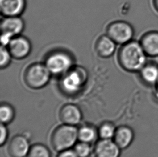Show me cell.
<instances>
[{
    "mask_svg": "<svg viewBox=\"0 0 158 157\" xmlns=\"http://www.w3.org/2000/svg\"><path fill=\"white\" fill-rule=\"evenodd\" d=\"M148 57L138 40L122 45L118 52V62L127 72L138 73L148 62Z\"/></svg>",
    "mask_w": 158,
    "mask_h": 157,
    "instance_id": "6da1fadb",
    "label": "cell"
},
{
    "mask_svg": "<svg viewBox=\"0 0 158 157\" xmlns=\"http://www.w3.org/2000/svg\"><path fill=\"white\" fill-rule=\"evenodd\" d=\"M78 140V128L65 124L56 127L51 136L52 147L59 152L75 147Z\"/></svg>",
    "mask_w": 158,
    "mask_h": 157,
    "instance_id": "7a4b0ae2",
    "label": "cell"
},
{
    "mask_svg": "<svg viewBox=\"0 0 158 157\" xmlns=\"http://www.w3.org/2000/svg\"><path fill=\"white\" fill-rule=\"evenodd\" d=\"M87 78L88 74L84 68L74 66L60 77V90L67 95L78 93L85 85Z\"/></svg>",
    "mask_w": 158,
    "mask_h": 157,
    "instance_id": "3957f363",
    "label": "cell"
},
{
    "mask_svg": "<svg viewBox=\"0 0 158 157\" xmlns=\"http://www.w3.org/2000/svg\"><path fill=\"white\" fill-rule=\"evenodd\" d=\"M44 63L52 75L61 77L74 66V60L68 52L58 50L49 53Z\"/></svg>",
    "mask_w": 158,
    "mask_h": 157,
    "instance_id": "277c9868",
    "label": "cell"
},
{
    "mask_svg": "<svg viewBox=\"0 0 158 157\" xmlns=\"http://www.w3.org/2000/svg\"><path fill=\"white\" fill-rule=\"evenodd\" d=\"M52 75L44 63L36 62L26 68L24 81L31 89H41L47 85Z\"/></svg>",
    "mask_w": 158,
    "mask_h": 157,
    "instance_id": "5b68a950",
    "label": "cell"
},
{
    "mask_svg": "<svg viewBox=\"0 0 158 157\" xmlns=\"http://www.w3.org/2000/svg\"><path fill=\"white\" fill-rule=\"evenodd\" d=\"M106 34L117 44L122 45L133 40L135 29L132 24L127 22L116 21L108 26Z\"/></svg>",
    "mask_w": 158,
    "mask_h": 157,
    "instance_id": "8992f818",
    "label": "cell"
},
{
    "mask_svg": "<svg viewBox=\"0 0 158 157\" xmlns=\"http://www.w3.org/2000/svg\"><path fill=\"white\" fill-rule=\"evenodd\" d=\"M6 47L13 58L17 60L27 57L31 51V44L29 40L21 35L14 37Z\"/></svg>",
    "mask_w": 158,
    "mask_h": 157,
    "instance_id": "52a82bcc",
    "label": "cell"
},
{
    "mask_svg": "<svg viewBox=\"0 0 158 157\" xmlns=\"http://www.w3.org/2000/svg\"><path fill=\"white\" fill-rule=\"evenodd\" d=\"M31 147L28 138L17 135L9 143L8 152L10 157H27Z\"/></svg>",
    "mask_w": 158,
    "mask_h": 157,
    "instance_id": "ba28073f",
    "label": "cell"
},
{
    "mask_svg": "<svg viewBox=\"0 0 158 157\" xmlns=\"http://www.w3.org/2000/svg\"><path fill=\"white\" fill-rule=\"evenodd\" d=\"M59 117L63 124L76 126L81 122L82 113L76 105L69 103L64 104L61 107Z\"/></svg>",
    "mask_w": 158,
    "mask_h": 157,
    "instance_id": "9c48e42d",
    "label": "cell"
},
{
    "mask_svg": "<svg viewBox=\"0 0 158 157\" xmlns=\"http://www.w3.org/2000/svg\"><path fill=\"white\" fill-rule=\"evenodd\" d=\"M122 149L113 139H101L94 147L96 157H120Z\"/></svg>",
    "mask_w": 158,
    "mask_h": 157,
    "instance_id": "30bf717a",
    "label": "cell"
},
{
    "mask_svg": "<svg viewBox=\"0 0 158 157\" xmlns=\"http://www.w3.org/2000/svg\"><path fill=\"white\" fill-rule=\"evenodd\" d=\"M138 74L139 80L143 85L153 88L158 82V64L148 61Z\"/></svg>",
    "mask_w": 158,
    "mask_h": 157,
    "instance_id": "8fae6325",
    "label": "cell"
},
{
    "mask_svg": "<svg viewBox=\"0 0 158 157\" xmlns=\"http://www.w3.org/2000/svg\"><path fill=\"white\" fill-rule=\"evenodd\" d=\"M135 138V132L132 128L128 125H122L117 127L113 140L123 150L131 147Z\"/></svg>",
    "mask_w": 158,
    "mask_h": 157,
    "instance_id": "7c38bea8",
    "label": "cell"
},
{
    "mask_svg": "<svg viewBox=\"0 0 158 157\" xmlns=\"http://www.w3.org/2000/svg\"><path fill=\"white\" fill-rule=\"evenodd\" d=\"M1 33H6L13 37L20 35L24 29V22L20 16L4 17L0 24Z\"/></svg>",
    "mask_w": 158,
    "mask_h": 157,
    "instance_id": "4fadbf2b",
    "label": "cell"
},
{
    "mask_svg": "<svg viewBox=\"0 0 158 157\" xmlns=\"http://www.w3.org/2000/svg\"><path fill=\"white\" fill-rule=\"evenodd\" d=\"M26 7V0H0V10L3 17L20 16Z\"/></svg>",
    "mask_w": 158,
    "mask_h": 157,
    "instance_id": "5bb4252c",
    "label": "cell"
},
{
    "mask_svg": "<svg viewBox=\"0 0 158 157\" xmlns=\"http://www.w3.org/2000/svg\"><path fill=\"white\" fill-rule=\"evenodd\" d=\"M139 42L148 57H158V31L146 32Z\"/></svg>",
    "mask_w": 158,
    "mask_h": 157,
    "instance_id": "9a60e30c",
    "label": "cell"
},
{
    "mask_svg": "<svg viewBox=\"0 0 158 157\" xmlns=\"http://www.w3.org/2000/svg\"><path fill=\"white\" fill-rule=\"evenodd\" d=\"M117 45L108 35H102L97 40L95 44V51L100 57H111L115 53Z\"/></svg>",
    "mask_w": 158,
    "mask_h": 157,
    "instance_id": "2e32d148",
    "label": "cell"
},
{
    "mask_svg": "<svg viewBox=\"0 0 158 157\" xmlns=\"http://www.w3.org/2000/svg\"><path fill=\"white\" fill-rule=\"evenodd\" d=\"M98 136V130L92 125L84 124L78 128V138L80 142L91 144Z\"/></svg>",
    "mask_w": 158,
    "mask_h": 157,
    "instance_id": "e0dca14e",
    "label": "cell"
},
{
    "mask_svg": "<svg viewBox=\"0 0 158 157\" xmlns=\"http://www.w3.org/2000/svg\"><path fill=\"white\" fill-rule=\"evenodd\" d=\"M15 111L14 108L10 104L2 102L0 106V121L4 124H8L13 122L15 118Z\"/></svg>",
    "mask_w": 158,
    "mask_h": 157,
    "instance_id": "ac0fdd59",
    "label": "cell"
},
{
    "mask_svg": "<svg viewBox=\"0 0 158 157\" xmlns=\"http://www.w3.org/2000/svg\"><path fill=\"white\" fill-rule=\"evenodd\" d=\"M117 127L110 122L102 123L98 129V136L101 139H113Z\"/></svg>",
    "mask_w": 158,
    "mask_h": 157,
    "instance_id": "d6986e66",
    "label": "cell"
},
{
    "mask_svg": "<svg viewBox=\"0 0 158 157\" xmlns=\"http://www.w3.org/2000/svg\"><path fill=\"white\" fill-rule=\"evenodd\" d=\"M27 157H51V153L44 145L35 144L30 147Z\"/></svg>",
    "mask_w": 158,
    "mask_h": 157,
    "instance_id": "ffe728a7",
    "label": "cell"
},
{
    "mask_svg": "<svg viewBox=\"0 0 158 157\" xmlns=\"http://www.w3.org/2000/svg\"><path fill=\"white\" fill-rule=\"evenodd\" d=\"M73 150L78 157H89L92 151L91 144L80 141L75 145Z\"/></svg>",
    "mask_w": 158,
    "mask_h": 157,
    "instance_id": "44dd1931",
    "label": "cell"
},
{
    "mask_svg": "<svg viewBox=\"0 0 158 157\" xmlns=\"http://www.w3.org/2000/svg\"><path fill=\"white\" fill-rule=\"evenodd\" d=\"M0 55V67L1 69H4L10 65L13 57L7 47L4 46L1 47Z\"/></svg>",
    "mask_w": 158,
    "mask_h": 157,
    "instance_id": "7402d4cb",
    "label": "cell"
},
{
    "mask_svg": "<svg viewBox=\"0 0 158 157\" xmlns=\"http://www.w3.org/2000/svg\"><path fill=\"white\" fill-rule=\"evenodd\" d=\"M0 131H1V138H0V145L2 147L6 144L8 140L9 136V131L6 125L4 124H1L0 127Z\"/></svg>",
    "mask_w": 158,
    "mask_h": 157,
    "instance_id": "603a6c76",
    "label": "cell"
},
{
    "mask_svg": "<svg viewBox=\"0 0 158 157\" xmlns=\"http://www.w3.org/2000/svg\"><path fill=\"white\" fill-rule=\"evenodd\" d=\"M57 157H78L74 150L68 149L59 152Z\"/></svg>",
    "mask_w": 158,
    "mask_h": 157,
    "instance_id": "cb8c5ba5",
    "label": "cell"
},
{
    "mask_svg": "<svg viewBox=\"0 0 158 157\" xmlns=\"http://www.w3.org/2000/svg\"><path fill=\"white\" fill-rule=\"evenodd\" d=\"M153 89H154L153 96H154V99H156V102H158V82L156 85L153 87Z\"/></svg>",
    "mask_w": 158,
    "mask_h": 157,
    "instance_id": "d4e9b609",
    "label": "cell"
},
{
    "mask_svg": "<svg viewBox=\"0 0 158 157\" xmlns=\"http://www.w3.org/2000/svg\"><path fill=\"white\" fill-rule=\"evenodd\" d=\"M153 4L155 9L158 12V0H153Z\"/></svg>",
    "mask_w": 158,
    "mask_h": 157,
    "instance_id": "484cf974",
    "label": "cell"
}]
</instances>
